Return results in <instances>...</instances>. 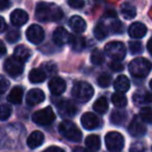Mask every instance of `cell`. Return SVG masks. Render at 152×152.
<instances>
[{
  "instance_id": "obj_1",
  "label": "cell",
  "mask_w": 152,
  "mask_h": 152,
  "mask_svg": "<svg viewBox=\"0 0 152 152\" xmlns=\"http://www.w3.org/2000/svg\"><path fill=\"white\" fill-rule=\"evenodd\" d=\"M36 18L42 22L58 21L63 18V11L53 3L40 2L36 7Z\"/></svg>"
},
{
  "instance_id": "obj_2",
  "label": "cell",
  "mask_w": 152,
  "mask_h": 152,
  "mask_svg": "<svg viewBox=\"0 0 152 152\" xmlns=\"http://www.w3.org/2000/svg\"><path fill=\"white\" fill-rule=\"evenodd\" d=\"M58 131L61 132V134L64 137H66L67 140L74 143H78L83 139V134H81V131L78 129V127L76 126L73 122L71 121L65 120L59 124L58 126Z\"/></svg>"
},
{
  "instance_id": "obj_3",
  "label": "cell",
  "mask_w": 152,
  "mask_h": 152,
  "mask_svg": "<svg viewBox=\"0 0 152 152\" xmlns=\"http://www.w3.org/2000/svg\"><path fill=\"white\" fill-rule=\"evenodd\" d=\"M128 69L132 76L137 77V78H142V77L147 76L148 73L150 72L151 63L144 57H137V58H134L133 61H130Z\"/></svg>"
},
{
  "instance_id": "obj_4",
  "label": "cell",
  "mask_w": 152,
  "mask_h": 152,
  "mask_svg": "<svg viewBox=\"0 0 152 152\" xmlns=\"http://www.w3.org/2000/svg\"><path fill=\"white\" fill-rule=\"evenodd\" d=\"M94 95V89L86 81L75 83L72 89V96L79 102H88Z\"/></svg>"
},
{
  "instance_id": "obj_5",
  "label": "cell",
  "mask_w": 152,
  "mask_h": 152,
  "mask_svg": "<svg viewBox=\"0 0 152 152\" xmlns=\"http://www.w3.org/2000/svg\"><path fill=\"white\" fill-rule=\"evenodd\" d=\"M104 51L107 56H110V58L116 61H120L121 59L124 58L125 54H126L125 46L123 45V43L118 42V41H113V42L106 44L104 47Z\"/></svg>"
},
{
  "instance_id": "obj_6",
  "label": "cell",
  "mask_w": 152,
  "mask_h": 152,
  "mask_svg": "<svg viewBox=\"0 0 152 152\" xmlns=\"http://www.w3.org/2000/svg\"><path fill=\"white\" fill-rule=\"evenodd\" d=\"M105 145L110 151L118 152L124 147V137L118 131H110L105 135Z\"/></svg>"
},
{
  "instance_id": "obj_7",
  "label": "cell",
  "mask_w": 152,
  "mask_h": 152,
  "mask_svg": "<svg viewBox=\"0 0 152 152\" xmlns=\"http://www.w3.org/2000/svg\"><path fill=\"white\" fill-rule=\"evenodd\" d=\"M54 120H55L54 112L49 106L43 108L41 110H38V112H36L32 115V121L37 125H40V126H46V125L52 123Z\"/></svg>"
},
{
  "instance_id": "obj_8",
  "label": "cell",
  "mask_w": 152,
  "mask_h": 152,
  "mask_svg": "<svg viewBox=\"0 0 152 152\" xmlns=\"http://www.w3.org/2000/svg\"><path fill=\"white\" fill-rule=\"evenodd\" d=\"M23 63L15 56H10L4 61V70L13 77L20 76L23 73Z\"/></svg>"
},
{
  "instance_id": "obj_9",
  "label": "cell",
  "mask_w": 152,
  "mask_h": 152,
  "mask_svg": "<svg viewBox=\"0 0 152 152\" xmlns=\"http://www.w3.org/2000/svg\"><path fill=\"white\" fill-rule=\"evenodd\" d=\"M44 37L45 34L43 28L40 25H37V24L30 25L26 30V38L31 44L38 45L42 43L43 40H44Z\"/></svg>"
},
{
  "instance_id": "obj_10",
  "label": "cell",
  "mask_w": 152,
  "mask_h": 152,
  "mask_svg": "<svg viewBox=\"0 0 152 152\" xmlns=\"http://www.w3.org/2000/svg\"><path fill=\"white\" fill-rule=\"evenodd\" d=\"M146 126L144 125L143 121L140 117H134L133 120L131 121V123L128 126V131L132 137H140L145 135L146 133Z\"/></svg>"
},
{
  "instance_id": "obj_11",
  "label": "cell",
  "mask_w": 152,
  "mask_h": 152,
  "mask_svg": "<svg viewBox=\"0 0 152 152\" xmlns=\"http://www.w3.org/2000/svg\"><path fill=\"white\" fill-rule=\"evenodd\" d=\"M72 34H69L67 29H65L64 27H58L54 30L53 32V42L56 45L59 46H63L66 44H70V41H71Z\"/></svg>"
},
{
  "instance_id": "obj_12",
  "label": "cell",
  "mask_w": 152,
  "mask_h": 152,
  "mask_svg": "<svg viewBox=\"0 0 152 152\" xmlns=\"http://www.w3.org/2000/svg\"><path fill=\"white\" fill-rule=\"evenodd\" d=\"M57 110L64 117H73L77 114V107L69 100H61L57 103Z\"/></svg>"
},
{
  "instance_id": "obj_13",
  "label": "cell",
  "mask_w": 152,
  "mask_h": 152,
  "mask_svg": "<svg viewBox=\"0 0 152 152\" xmlns=\"http://www.w3.org/2000/svg\"><path fill=\"white\" fill-rule=\"evenodd\" d=\"M81 124L88 130H93L99 126V119L92 113H86L81 116Z\"/></svg>"
},
{
  "instance_id": "obj_14",
  "label": "cell",
  "mask_w": 152,
  "mask_h": 152,
  "mask_svg": "<svg viewBox=\"0 0 152 152\" xmlns=\"http://www.w3.org/2000/svg\"><path fill=\"white\" fill-rule=\"evenodd\" d=\"M45 99V94L42 90L40 89H32L26 95V102L28 105H37L43 102Z\"/></svg>"
},
{
  "instance_id": "obj_15",
  "label": "cell",
  "mask_w": 152,
  "mask_h": 152,
  "mask_svg": "<svg viewBox=\"0 0 152 152\" xmlns=\"http://www.w3.org/2000/svg\"><path fill=\"white\" fill-rule=\"evenodd\" d=\"M28 21V15L23 10L17 9L11 14V22L13 25L21 27Z\"/></svg>"
},
{
  "instance_id": "obj_16",
  "label": "cell",
  "mask_w": 152,
  "mask_h": 152,
  "mask_svg": "<svg viewBox=\"0 0 152 152\" xmlns=\"http://www.w3.org/2000/svg\"><path fill=\"white\" fill-rule=\"evenodd\" d=\"M49 90L53 95H61L65 92L66 90V83L63 78L61 77H53L50 81H49Z\"/></svg>"
},
{
  "instance_id": "obj_17",
  "label": "cell",
  "mask_w": 152,
  "mask_h": 152,
  "mask_svg": "<svg viewBox=\"0 0 152 152\" xmlns=\"http://www.w3.org/2000/svg\"><path fill=\"white\" fill-rule=\"evenodd\" d=\"M147 32V27L141 22H134L128 28V34L133 39H142Z\"/></svg>"
},
{
  "instance_id": "obj_18",
  "label": "cell",
  "mask_w": 152,
  "mask_h": 152,
  "mask_svg": "<svg viewBox=\"0 0 152 152\" xmlns=\"http://www.w3.org/2000/svg\"><path fill=\"white\" fill-rule=\"evenodd\" d=\"M69 25L71 29L76 34H81L86 30L87 28V23L86 21L79 16H73L71 19L69 20Z\"/></svg>"
},
{
  "instance_id": "obj_19",
  "label": "cell",
  "mask_w": 152,
  "mask_h": 152,
  "mask_svg": "<svg viewBox=\"0 0 152 152\" xmlns=\"http://www.w3.org/2000/svg\"><path fill=\"white\" fill-rule=\"evenodd\" d=\"M132 99L137 105H146V104H152V95L145 91H137L132 96Z\"/></svg>"
},
{
  "instance_id": "obj_20",
  "label": "cell",
  "mask_w": 152,
  "mask_h": 152,
  "mask_svg": "<svg viewBox=\"0 0 152 152\" xmlns=\"http://www.w3.org/2000/svg\"><path fill=\"white\" fill-rule=\"evenodd\" d=\"M43 142H44V134H43L41 131L36 130L28 137L27 145L29 148L34 149V148L40 147V146L43 144Z\"/></svg>"
},
{
  "instance_id": "obj_21",
  "label": "cell",
  "mask_w": 152,
  "mask_h": 152,
  "mask_svg": "<svg viewBox=\"0 0 152 152\" xmlns=\"http://www.w3.org/2000/svg\"><path fill=\"white\" fill-rule=\"evenodd\" d=\"M114 88L117 90L118 93H124V92L128 91L130 88V81L125 75H120L115 80Z\"/></svg>"
},
{
  "instance_id": "obj_22",
  "label": "cell",
  "mask_w": 152,
  "mask_h": 152,
  "mask_svg": "<svg viewBox=\"0 0 152 152\" xmlns=\"http://www.w3.org/2000/svg\"><path fill=\"white\" fill-rule=\"evenodd\" d=\"M46 73L42 68H36V69H32L29 72L28 79L32 83H41L46 79Z\"/></svg>"
},
{
  "instance_id": "obj_23",
  "label": "cell",
  "mask_w": 152,
  "mask_h": 152,
  "mask_svg": "<svg viewBox=\"0 0 152 152\" xmlns=\"http://www.w3.org/2000/svg\"><path fill=\"white\" fill-rule=\"evenodd\" d=\"M30 55H31L30 50L26 46H24V45H19V46H17L15 48V51H14V56L17 57L22 63L28 61Z\"/></svg>"
},
{
  "instance_id": "obj_24",
  "label": "cell",
  "mask_w": 152,
  "mask_h": 152,
  "mask_svg": "<svg viewBox=\"0 0 152 152\" xmlns=\"http://www.w3.org/2000/svg\"><path fill=\"white\" fill-rule=\"evenodd\" d=\"M23 99V89L21 87H15L12 89L7 96V100L14 104H19Z\"/></svg>"
},
{
  "instance_id": "obj_25",
  "label": "cell",
  "mask_w": 152,
  "mask_h": 152,
  "mask_svg": "<svg viewBox=\"0 0 152 152\" xmlns=\"http://www.w3.org/2000/svg\"><path fill=\"white\" fill-rule=\"evenodd\" d=\"M121 14L125 19H133L137 16V9L130 3H123L121 7Z\"/></svg>"
},
{
  "instance_id": "obj_26",
  "label": "cell",
  "mask_w": 152,
  "mask_h": 152,
  "mask_svg": "<svg viewBox=\"0 0 152 152\" xmlns=\"http://www.w3.org/2000/svg\"><path fill=\"white\" fill-rule=\"evenodd\" d=\"M127 114L124 110H115L110 116V122L115 125H122L126 122Z\"/></svg>"
},
{
  "instance_id": "obj_27",
  "label": "cell",
  "mask_w": 152,
  "mask_h": 152,
  "mask_svg": "<svg viewBox=\"0 0 152 152\" xmlns=\"http://www.w3.org/2000/svg\"><path fill=\"white\" fill-rule=\"evenodd\" d=\"M86 146L90 149V151L94 152L99 150L100 148V139L96 134H90L86 139Z\"/></svg>"
},
{
  "instance_id": "obj_28",
  "label": "cell",
  "mask_w": 152,
  "mask_h": 152,
  "mask_svg": "<svg viewBox=\"0 0 152 152\" xmlns=\"http://www.w3.org/2000/svg\"><path fill=\"white\" fill-rule=\"evenodd\" d=\"M70 46L73 50L81 51L86 47V39L79 36H72L70 41Z\"/></svg>"
},
{
  "instance_id": "obj_29",
  "label": "cell",
  "mask_w": 152,
  "mask_h": 152,
  "mask_svg": "<svg viewBox=\"0 0 152 152\" xmlns=\"http://www.w3.org/2000/svg\"><path fill=\"white\" fill-rule=\"evenodd\" d=\"M94 110L95 112H97L98 114H105L106 110L108 108V102L106 100L105 97H100L94 102V105H93Z\"/></svg>"
},
{
  "instance_id": "obj_30",
  "label": "cell",
  "mask_w": 152,
  "mask_h": 152,
  "mask_svg": "<svg viewBox=\"0 0 152 152\" xmlns=\"http://www.w3.org/2000/svg\"><path fill=\"white\" fill-rule=\"evenodd\" d=\"M112 102L117 107H124L127 104V98L123 93H115L112 95Z\"/></svg>"
},
{
  "instance_id": "obj_31",
  "label": "cell",
  "mask_w": 152,
  "mask_h": 152,
  "mask_svg": "<svg viewBox=\"0 0 152 152\" xmlns=\"http://www.w3.org/2000/svg\"><path fill=\"white\" fill-rule=\"evenodd\" d=\"M94 34H95L96 39H98V40H104V39L107 37L108 30H107V28L104 26V24L99 23L94 28Z\"/></svg>"
},
{
  "instance_id": "obj_32",
  "label": "cell",
  "mask_w": 152,
  "mask_h": 152,
  "mask_svg": "<svg viewBox=\"0 0 152 152\" xmlns=\"http://www.w3.org/2000/svg\"><path fill=\"white\" fill-rule=\"evenodd\" d=\"M110 83H112V76H110V74L103 72V73H101V74L98 75L97 83L99 85V87L107 88V87H110Z\"/></svg>"
},
{
  "instance_id": "obj_33",
  "label": "cell",
  "mask_w": 152,
  "mask_h": 152,
  "mask_svg": "<svg viewBox=\"0 0 152 152\" xmlns=\"http://www.w3.org/2000/svg\"><path fill=\"white\" fill-rule=\"evenodd\" d=\"M91 61L92 64L98 66L101 65L104 61V54L102 51H100L99 49H94L91 53Z\"/></svg>"
},
{
  "instance_id": "obj_34",
  "label": "cell",
  "mask_w": 152,
  "mask_h": 152,
  "mask_svg": "<svg viewBox=\"0 0 152 152\" xmlns=\"http://www.w3.org/2000/svg\"><path fill=\"white\" fill-rule=\"evenodd\" d=\"M140 118L143 122L152 123V108L151 107H144L140 110Z\"/></svg>"
},
{
  "instance_id": "obj_35",
  "label": "cell",
  "mask_w": 152,
  "mask_h": 152,
  "mask_svg": "<svg viewBox=\"0 0 152 152\" xmlns=\"http://www.w3.org/2000/svg\"><path fill=\"white\" fill-rule=\"evenodd\" d=\"M41 68L44 70L46 75H49V74H50V75H54L57 72L56 65H55L54 63H52V61H46V63H44L41 66Z\"/></svg>"
},
{
  "instance_id": "obj_36",
  "label": "cell",
  "mask_w": 152,
  "mask_h": 152,
  "mask_svg": "<svg viewBox=\"0 0 152 152\" xmlns=\"http://www.w3.org/2000/svg\"><path fill=\"white\" fill-rule=\"evenodd\" d=\"M20 37H21V36H20L19 30L12 29L7 34L5 39H7V41H9L10 43H15V42H17V41L20 40Z\"/></svg>"
},
{
  "instance_id": "obj_37",
  "label": "cell",
  "mask_w": 152,
  "mask_h": 152,
  "mask_svg": "<svg viewBox=\"0 0 152 152\" xmlns=\"http://www.w3.org/2000/svg\"><path fill=\"white\" fill-rule=\"evenodd\" d=\"M129 50L132 54H139L143 51V45L137 41H133L129 43Z\"/></svg>"
},
{
  "instance_id": "obj_38",
  "label": "cell",
  "mask_w": 152,
  "mask_h": 152,
  "mask_svg": "<svg viewBox=\"0 0 152 152\" xmlns=\"http://www.w3.org/2000/svg\"><path fill=\"white\" fill-rule=\"evenodd\" d=\"M12 115V107L9 104H2L1 105V113H0V116H1V120L5 121L11 117Z\"/></svg>"
},
{
  "instance_id": "obj_39",
  "label": "cell",
  "mask_w": 152,
  "mask_h": 152,
  "mask_svg": "<svg viewBox=\"0 0 152 152\" xmlns=\"http://www.w3.org/2000/svg\"><path fill=\"white\" fill-rule=\"evenodd\" d=\"M110 27H112V31L114 32V34H121L124 31V25H123L122 22L119 21V20H116V21L113 22Z\"/></svg>"
},
{
  "instance_id": "obj_40",
  "label": "cell",
  "mask_w": 152,
  "mask_h": 152,
  "mask_svg": "<svg viewBox=\"0 0 152 152\" xmlns=\"http://www.w3.org/2000/svg\"><path fill=\"white\" fill-rule=\"evenodd\" d=\"M129 152H147V147L145 146V144L141 143V142H137L130 146Z\"/></svg>"
},
{
  "instance_id": "obj_41",
  "label": "cell",
  "mask_w": 152,
  "mask_h": 152,
  "mask_svg": "<svg viewBox=\"0 0 152 152\" xmlns=\"http://www.w3.org/2000/svg\"><path fill=\"white\" fill-rule=\"evenodd\" d=\"M68 4L72 7H75V9H80V7H85V1H81V0H69L68 1Z\"/></svg>"
},
{
  "instance_id": "obj_42",
  "label": "cell",
  "mask_w": 152,
  "mask_h": 152,
  "mask_svg": "<svg viewBox=\"0 0 152 152\" xmlns=\"http://www.w3.org/2000/svg\"><path fill=\"white\" fill-rule=\"evenodd\" d=\"M10 87V81L5 78L4 76H1V83H0V92L1 93H4Z\"/></svg>"
},
{
  "instance_id": "obj_43",
  "label": "cell",
  "mask_w": 152,
  "mask_h": 152,
  "mask_svg": "<svg viewBox=\"0 0 152 152\" xmlns=\"http://www.w3.org/2000/svg\"><path fill=\"white\" fill-rule=\"evenodd\" d=\"M110 69H112L113 71H115V72H120V71H122V70L124 69V66H123L120 61H114L112 64H110Z\"/></svg>"
},
{
  "instance_id": "obj_44",
  "label": "cell",
  "mask_w": 152,
  "mask_h": 152,
  "mask_svg": "<svg viewBox=\"0 0 152 152\" xmlns=\"http://www.w3.org/2000/svg\"><path fill=\"white\" fill-rule=\"evenodd\" d=\"M43 152H65L61 148L56 147V146H51V147L47 148L46 150H44Z\"/></svg>"
},
{
  "instance_id": "obj_45",
  "label": "cell",
  "mask_w": 152,
  "mask_h": 152,
  "mask_svg": "<svg viewBox=\"0 0 152 152\" xmlns=\"http://www.w3.org/2000/svg\"><path fill=\"white\" fill-rule=\"evenodd\" d=\"M147 48H148V51H149V53L152 55V38L150 39L149 41H148V44H147Z\"/></svg>"
},
{
  "instance_id": "obj_46",
  "label": "cell",
  "mask_w": 152,
  "mask_h": 152,
  "mask_svg": "<svg viewBox=\"0 0 152 152\" xmlns=\"http://www.w3.org/2000/svg\"><path fill=\"white\" fill-rule=\"evenodd\" d=\"M0 44H1V55H4L5 52H7V48H5V46H4V43L1 42Z\"/></svg>"
},
{
  "instance_id": "obj_47",
  "label": "cell",
  "mask_w": 152,
  "mask_h": 152,
  "mask_svg": "<svg viewBox=\"0 0 152 152\" xmlns=\"http://www.w3.org/2000/svg\"><path fill=\"white\" fill-rule=\"evenodd\" d=\"M0 21H1V31H4L5 29V21L2 17L0 18Z\"/></svg>"
},
{
  "instance_id": "obj_48",
  "label": "cell",
  "mask_w": 152,
  "mask_h": 152,
  "mask_svg": "<svg viewBox=\"0 0 152 152\" xmlns=\"http://www.w3.org/2000/svg\"><path fill=\"white\" fill-rule=\"evenodd\" d=\"M74 152H92V151L85 149V148H76V149L74 150Z\"/></svg>"
},
{
  "instance_id": "obj_49",
  "label": "cell",
  "mask_w": 152,
  "mask_h": 152,
  "mask_svg": "<svg viewBox=\"0 0 152 152\" xmlns=\"http://www.w3.org/2000/svg\"><path fill=\"white\" fill-rule=\"evenodd\" d=\"M11 5V2H7V1H5V2L2 3V5H1V10H4L7 7H10Z\"/></svg>"
},
{
  "instance_id": "obj_50",
  "label": "cell",
  "mask_w": 152,
  "mask_h": 152,
  "mask_svg": "<svg viewBox=\"0 0 152 152\" xmlns=\"http://www.w3.org/2000/svg\"><path fill=\"white\" fill-rule=\"evenodd\" d=\"M149 86H150V89L152 90V79L150 80V83H149Z\"/></svg>"
}]
</instances>
